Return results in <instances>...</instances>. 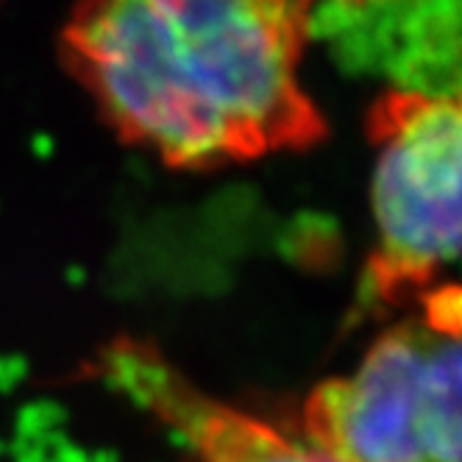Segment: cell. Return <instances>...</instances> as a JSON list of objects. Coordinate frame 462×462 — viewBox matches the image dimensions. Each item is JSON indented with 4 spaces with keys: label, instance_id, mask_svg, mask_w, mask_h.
Listing matches in <instances>:
<instances>
[{
    "label": "cell",
    "instance_id": "obj_1",
    "mask_svg": "<svg viewBox=\"0 0 462 462\" xmlns=\"http://www.w3.org/2000/svg\"><path fill=\"white\" fill-rule=\"evenodd\" d=\"M312 4L95 0L61 56L115 134L176 171H217L326 137L304 87Z\"/></svg>",
    "mask_w": 462,
    "mask_h": 462
},
{
    "label": "cell",
    "instance_id": "obj_2",
    "mask_svg": "<svg viewBox=\"0 0 462 462\" xmlns=\"http://www.w3.org/2000/svg\"><path fill=\"white\" fill-rule=\"evenodd\" d=\"M415 301L354 371L307 395L299 438L328 462H462V284Z\"/></svg>",
    "mask_w": 462,
    "mask_h": 462
},
{
    "label": "cell",
    "instance_id": "obj_3",
    "mask_svg": "<svg viewBox=\"0 0 462 462\" xmlns=\"http://www.w3.org/2000/svg\"><path fill=\"white\" fill-rule=\"evenodd\" d=\"M376 245L365 292L402 304L462 256V92L390 89L371 106Z\"/></svg>",
    "mask_w": 462,
    "mask_h": 462
},
{
    "label": "cell",
    "instance_id": "obj_4",
    "mask_svg": "<svg viewBox=\"0 0 462 462\" xmlns=\"http://www.w3.org/2000/svg\"><path fill=\"white\" fill-rule=\"evenodd\" d=\"M95 376L173 438L179 462H328L299 435L198 384L151 340L115 337L95 356Z\"/></svg>",
    "mask_w": 462,
    "mask_h": 462
}]
</instances>
